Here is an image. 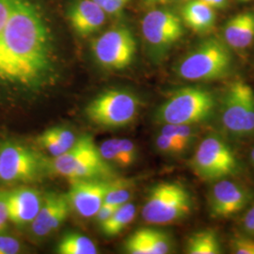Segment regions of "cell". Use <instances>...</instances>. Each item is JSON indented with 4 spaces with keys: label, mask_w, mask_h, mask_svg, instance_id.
<instances>
[{
    "label": "cell",
    "mask_w": 254,
    "mask_h": 254,
    "mask_svg": "<svg viewBox=\"0 0 254 254\" xmlns=\"http://www.w3.org/2000/svg\"><path fill=\"white\" fill-rule=\"evenodd\" d=\"M50 39L46 23L29 0H17L0 37V80L29 85L49 68Z\"/></svg>",
    "instance_id": "6da1fadb"
},
{
    "label": "cell",
    "mask_w": 254,
    "mask_h": 254,
    "mask_svg": "<svg viewBox=\"0 0 254 254\" xmlns=\"http://www.w3.org/2000/svg\"><path fill=\"white\" fill-rule=\"evenodd\" d=\"M217 102L211 91L188 87L174 92L155 113L158 123L164 125L194 126L214 115Z\"/></svg>",
    "instance_id": "7a4b0ae2"
},
{
    "label": "cell",
    "mask_w": 254,
    "mask_h": 254,
    "mask_svg": "<svg viewBox=\"0 0 254 254\" xmlns=\"http://www.w3.org/2000/svg\"><path fill=\"white\" fill-rule=\"evenodd\" d=\"M233 58L224 44L215 38L200 44L179 64V76L190 81H208L226 76Z\"/></svg>",
    "instance_id": "3957f363"
},
{
    "label": "cell",
    "mask_w": 254,
    "mask_h": 254,
    "mask_svg": "<svg viewBox=\"0 0 254 254\" xmlns=\"http://www.w3.org/2000/svg\"><path fill=\"white\" fill-rule=\"evenodd\" d=\"M192 209L189 190L179 183H161L149 192L142 208L147 223L166 225L187 218Z\"/></svg>",
    "instance_id": "277c9868"
},
{
    "label": "cell",
    "mask_w": 254,
    "mask_h": 254,
    "mask_svg": "<svg viewBox=\"0 0 254 254\" xmlns=\"http://www.w3.org/2000/svg\"><path fill=\"white\" fill-rule=\"evenodd\" d=\"M191 168L202 180L218 181L238 173L239 164L234 151L222 137L209 135L197 147Z\"/></svg>",
    "instance_id": "5b68a950"
},
{
    "label": "cell",
    "mask_w": 254,
    "mask_h": 254,
    "mask_svg": "<svg viewBox=\"0 0 254 254\" xmlns=\"http://www.w3.org/2000/svg\"><path fill=\"white\" fill-rule=\"evenodd\" d=\"M221 124L234 136L254 135V91L243 80L233 82L224 95Z\"/></svg>",
    "instance_id": "8992f818"
},
{
    "label": "cell",
    "mask_w": 254,
    "mask_h": 254,
    "mask_svg": "<svg viewBox=\"0 0 254 254\" xmlns=\"http://www.w3.org/2000/svg\"><path fill=\"white\" fill-rule=\"evenodd\" d=\"M139 102L128 91H108L91 101L86 114L91 122L104 127H124L137 116Z\"/></svg>",
    "instance_id": "52a82bcc"
},
{
    "label": "cell",
    "mask_w": 254,
    "mask_h": 254,
    "mask_svg": "<svg viewBox=\"0 0 254 254\" xmlns=\"http://www.w3.org/2000/svg\"><path fill=\"white\" fill-rule=\"evenodd\" d=\"M92 53L101 66L110 70H122L133 62L136 45L133 34L126 27H114L95 39Z\"/></svg>",
    "instance_id": "ba28073f"
},
{
    "label": "cell",
    "mask_w": 254,
    "mask_h": 254,
    "mask_svg": "<svg viewBox=\"0 0 254 254\" xmlns=\"http://www.w3.org/2000/svg\"><path fill=\"white\" fill-rule=\"evenodd\" d=\"M46 168L44 159L33 150L8 144L0 150V181L30 182L39 178Z\"/></svg>",
    "instance_id": "9c48e42d"
},
{
    "label": "cell",
    "mask_w": 254,
    "mask_h": 254,
    "mask_svg": "<svg viewBox=\"0 0 254 254\" xmlns=\"http://www.w3.org/2000/svg\"><path fill=\"white\" fill-rule=\"evenodd\" d=\"M146 42L157 50H165L176 43L184 33L180 18L171 10L155 9L142 20Z\"/></svg>",
    "instance_id": "30bf717a"
},
{
    "label": "cell",
    "mask_w": 254,
    "mask_h": 254,
    "mask_svg": "<svg viewBox=\"0 0 254 254\" xmlns=\"http://www.w3.org/2000/svg\"><path fill=\"white\" fill-rule=\"evenodd\" d=\"M252 194L245 187L228 179H221L209 193V210L215 218H229L245 208Z\"/></svg>",
    "instance_id": "8fae6325"
},
{
    "label": "cell",
    "mask_w": 254,
    "mask_h": 254,
    "mask_svg": "<svg viewBox=\"0 0 254 254\" xmlns=\"http://www.w3.org/2000/svg\"><path fill=\"white\" fill-rule=\"evenodd\" d=\"M112 183L98 179H84L72 181L67 194L70 206L84 218L95 217L105 201Z\"/></svg>",
    "instance_id": "7c38bea8"
},
{
    "label": "cell",
    "mask_w": 254,
    "mask_h": 254,
    "mask_svg": "<svg viewBox=\"0 0 254 254\" xmlns=\"http://www.w3.org/2000/svg\"><path fill=\"white\" fill-rule=\"evenodd\" d=\"M70 210L67 196L48 194L43 200L36 218L30 223L31 232L37 237H45L62 226Z\"/></svg>",
    "instance_id": "4fadbf2b"
},
{
    "label": "cell",
    "mask_w": 254,
    "mask_h": 254,
    "mask_svg": "<svg viewBox=\"0 0 254 254\" xmlns=\"http://www.w3.org/2000/svg\"><path fill=\"white\" fill-rule=\"evenodd\" d=\"M5 198L9 220L17 226L31 223L44 200L39 191L29 188H20L5 193Z\"/></svg>",
    "instance_id": "5bb4252c"
},
{
    "label": "cell",
    "mask_w": 254,
    "mask_h": 254,
    "mask_svg": "<svg viewBox=\"0 0 254 254\" xmlns=\"http://www.w3.org/2000/svg\"><path fill=\"white\" fill-rule=\"evenodd\" d=\"M106 12L93 0H75L68 10L73 30L80 36L91 35L106 21Z\"/></svg>",
    "instance_id": "9a60e30c"
},
{
    "label": "cell",
    "mask_w": 254,
    "mask_h": 254,
    "mask_svg": "<svg viewBox=\"0 0 254 254\" xmlns=\"http://www.w3.org/2000/svg\"><path fill=\"white\" fill-rule=\"evenodd\" d=\"M172 247V240L167 234L150 228L137 230L125 244L126 252L130 254H170Z\"/></svg>",
    "instance_id": "2e32d148"
},
{
    "label": "cell",
    "mask_w": 254,
    "mask_h": 254,
    "mask_svg": "<svg viewBox=\"0 0 254 254\" xmlns=\"http://www.w3.org/2000/svg\"><path fill=\"white\" fill-rule=\"evenodd\" d=\"M224 37L229 46L241 50L254 41V12H240L230 19L224 27Z\"/></svg>",
    "instance_id": "e0dca14e"
},
{
    "label": "cell",
    "mask_w": 254,
    "mask_h": 254,
    "mask_svg": "<svg viewBox=\"0 0 254 254\" xmlns=\"http://www.w3.org/2000/svg\"><path fill=\"white\" fill-rule=\"evenodd\" d=\"M94 148H96V146L91 136H81L76 139L74 144L65 153L54 157L51 163V169L55 173L70 178L77 165Z\"/></svg>",
    "instance_id": "ac0fdd59"
},
{
    "label": "cell",
    "mask_w": 254,
    "mask_h": 254,
    "mask_svg": "<svg viewBox=\"0 0 254 254\" xmlns=\"http://www.w3.org/2000/svg\"><path fill=\"white\" fill-rule=\"evenodd\" d=\"M185 23L195 31L203 32L213 27L216 15L213 8L202 0H191L182 9Z\"/></svg>",
    "instance_id": "d6986e66"
},
{
    "label": "cell",
    "mask_w": 254,
    "mask_h": 254,
    "mask_svg": "<svg viewBox=\"0 0 254 254\" xmlns=\"http://www.w3.org/2000/svg\"><path fill=\"white\" fill-rule=\"evenodd\" d=\"M136 206L127 202L120 205L110 218L101 224L103 234L106 236H116L121 234L136 217Z\"/></svg>",
    "instance_id": "ffe728a7"
},
{
    "label": "cell",
    "mask_w": 254,
    "mask_h": 254,
    "mask_svg": "<svg viewBox=\"0 0 254 254\" xmlns=\"http://www.w3.org/2000/svg\"><path fill=\"white\" fill-rule=\"evenodd\" d=\"M187 253L190 254H219L220 242L215 232L210 230L193 234L187 243Z\"/></svg>",
    "instance_id": "44dd1931"
},
{
    "label": "cell",
    "mask_w": 254,
    "mask_h": 254,
    "mask_svg": "<svg viewBox=\"0 0 254 254\" xmlns=\"http://www.w3.org/2000/svg\"><path fill=\"white\" fill-rule=\"evenodd\" d=\"M60 254H96L97 248L94 242L87 236L70 233L63 237L58 245Z\"/></svg>",
    "instance_id": "7402d4cb"
},
{
    "label": "cell",
    "mask_w": 254,
    "mask_h": 254,
    "mask_svg": "<svg viewBox=\"0 0 254 254\" xmlns=\"http://www.w3.org/2000/svg\"><path fill=\"white\" fill-rule=\"evenodd\" d=\"M160 134L175 140L187 150L196 138L197 130L193 126L164 125L160 130Z\"/></svg>",
    "instance_id": "603a6c76"
},
{
    "label": "cell",
    "mask_w": 254,
    "mask_h": 254,
    "mask_svg": "<svg viewBox=\"0 0 254 254\" xmlns=\"http://www.w3.org/2000/svg\"><path fill=\"white\" fill-rule=\"evenodd\" d=\"M130 198H131V192L127 186V183L123 181L115 182V183H112L110 189L105 197L104 202L119 206L128 202Z\"/></svg>",
    "instance_id": "cb8c5ba5"
},
{
    "label": "cell",
    "mask_w": 254,
    "mask_h": 254,
    "mask_svg": "<svg viewBox=\"0 0 254 254\" xmlns=\"http://www.w3.org/2000/svg\"><path fill=\"white\" fill-rule=\"evenodd\" d=\"M118 154L121 167H129L135 162L136 158V145L127 138H117Z\"/></svg>",
    "instance_id": "d4e9b609"
},
{
    "label": "cell",
    "mask_w": 254,
    "mask_h": 254,
    "mask_svg": "<svg viewBox=\"0 0 254 254\" xmlns=\"http://www.w3.org/2000/svg\"><path fill=\"white\" fill-rule=\"evenodd\" d=\"M155 147L156 149L164 154L167 155H179L184 153L186 149L168 136H164L162 134H159L155 138Z\"/></svg>",
    "instance_id": "484cf974"
},
{
    "label": "cell",
    "mask_w": 254,
    "mask_h": 254,
    "mask_svg": "<svg viewBox=\"0 0 254 254\" xmlns=\"http://www.w3.org/2000/svg\"><path fill=\"white\" fill-rule=\"evenodd\" d=\"M39 143L42 147H44L48 153L54 157H57L61 154H64L67 149L62 145L54 136H52V134L49 132V130L45 131L41 136L38 138Z\"/></svg>",
    "instance_id": "4316f807"
},
{
    "label": "cell",
    "mask_w": 254,
    "mask_h": 254,
    "mask_svg": "<svg viewBox=\"0 0 254 254\" xmlns=\"http://www.w3.org/2000/svg\"><path fill=\"white\" fill-rule=\"evenodd\" d=\"M99 153L102 157L108 161L112 163H120L118 154V145H117V138H111L104 141L100 147L98 148Z\"/></svg>",
    "instance_id": "83f0119b"
},
{
    "label": "cell",
    "mask_w": 254,
    "mask_h": 254,
    "mask_svg": "<svg viewBox=\"0 0 254 254\" xmlns=\"http://www.w3.org/2000/svg\"><path fill=\"white\" fill-rule=\"evenodd\" d=\"M48 130L52 134V136L67 150L70 149L76 141V137L74 134L69 129H66L64 127H54Z\"/></svg>",
    "instance_id": "f1b7e54d"
},
{
    "label": "cell",
    "mask_w": 254,
    "mask_h": 254,
    "mask_svg": "<svg viewBox=\"0 0 254 254\" xmlns=\"http://www.w3.org/2000/svg\"><path fill=\"white\" fill-rule=\"evenodd\" d=\"M107 14L118 15L130 0H93Z\"/></svg>",
    "instance_id": "f546056e"
},
{
    "label": "cell",
    "mask_w": 254,
    "mask_h": 254,
    "mask_svg": "<svg viewBox=\"0 0 254 254\" xmlns=\"http://www.w3.org/2000/svg\"><path fill=\"white\" fill-rule=\"evenodd\" d=\"M231 248L236 254H254V240L246 237H236L231 241Z\"/></svg>",
    "instance_id": "4dcf8cb0"
},
{
    "label": "cell",
    "mask_w": 254,
    "mask_h": 254,
    "mask_svg": "<svg viewBox=\"0 0 254 254\" xmlns=\"http://www.w3.org/2000/svg\"><path fill=\"white\" fill-rule=\"evenodd\" d=\"M21 244L18 240L9 236H0V254H18Z\"/></svg>",
    "instance_id": "1f68e13d"
},
{
    "label": "cell",
    "mask_w": 254,
    "mask_h": 254,
    "mask_svg": "<svg viewBox=\"0 0 254 254\" xmlns=\"http://www.w3.org/2000/svg\"><path fill=\"white\" fill-rule=\"evenodd\" d=\"M117 207H118L117 205H113V204H109V203L104 202L102 204L100 209L98 210V212L96 213V215H95L97 222L101 225L103 222L108 220L113 215V213L115 212Z\"/></svg>",
    "instance_id": "d6a6232c"
},
{
    "label": "cell",
    "mask_w": 254,
    "mask_h": 254,
    "mask_svg": "<svg viewBox=\"0 0 254 254\" xmlns=\"http://www.w3.org/2000/svg\"><path fill=\"white\" fill-rule=\"evenodd\" d=\"M9 220L5 193H0V233L5 230Z\"/></svg>",
    "instance_id": "836d02e7"
},
{
    "label": "cell",
    "mask_w": 254,
    "mask_h": 254,
    "mask_svg": "<svg viewBox=\"0 0 254 254\" xmlns=\"http://www.w3.org/2000/svg\"><path fill=\"white\" fill-rule=\"evenodd\" d=\"M242 224L246 233L254 236V205L246 213Z\"/></svg>",
    "instance_id": "e575fe53"
},
{
    "label": "cell",
    "mask_w": 254,
    "mask_h": 254,
    "mask_svg": "<svg viewBox=\"0 0 254 254\" xmlns=\"http://www.w3.org/2000/svg\"><path fill=\"white\" fill-rule=\"evenodd\" d=\"M213 9H223L227 5L228 0H202Z\"/></svg>",
    "instance_id": "d590c367"
},
{
    "label": "cell",
    "mask_w": 254,
    "mask_h": 254,
    "mask_svg": "<svg viewBox=\"0 0 254 254\" xmlns=\"http://www.w3.org/2000/svg\"><path fill=\"white\" fill-rule=\"evenodd\" d=\"M251 160H252V163L254 166V148L252 150V152H251Z\"/></svg>",
    "instance_id": "8d00e7d4"
},
{
    "label": "cell",
    "mask_w": 254,
    "mask_h": 254,
    "mask_svg": "<svg viewBox=\"0 0 254 254\" xmlns=\"http://www.w3.org/2000/svg\"><path fill=\"white\" fill-rule=\"evenodd\" d=\"M147 2H150V3H156V2H159V1H162V0H146Z\"/></svg>",
    "instance_id": "74e56055"
},
{
    "label": "cell",
    "mask_w": 254,
    "mask_h": 254,
    "mask_svg": "<svg viewBox=\"0 0 254 254\" xmlns=\"http://www.w3.org/2000/svg\"><path fill=\"white\" fill-rule=\"evenodd\" d=\"M240 1H245V2H247V1H251V0H240Z\"/></svg>",
    "instance_id": "f35d334b"
}]
</instances>
